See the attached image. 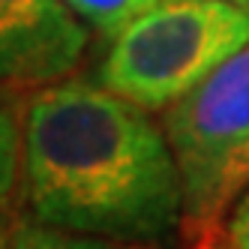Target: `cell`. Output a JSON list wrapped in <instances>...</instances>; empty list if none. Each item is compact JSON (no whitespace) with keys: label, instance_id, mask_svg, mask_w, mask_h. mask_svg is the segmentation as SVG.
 <instances>
[{"label":"cell","instance_id":"5b68a950","mask_svg":"<svg viewBox=\"0 0 249 249\" xmlns=\"http://www.w3.org/2000/svg\"><path fill=\"white\" fill-rule=\"evenodd\" d=\"M0 249H144V246H129V243L63 231L36 219L27 210V216L0 219Z\"/></svg>","mask_w":249,"mask_h":249},{"label":"cell","instance_id":"3957f363","mask_svg":"<svg viewBox=\"0 0 249 249\" xmlns=\"http://www.w3.org/2000/svg\"><path fill=\"white\" fill-rule=\"evenodd\" d=\"M183 177V228L216 231L249 189V42L162 114Z\"/></svg>","mask_w":249,"mask_h":249},{"label":"cell","instance_id":"52a82bcc","mask_svg":"<svg viewBox=\"0 0 249 249\" xmlns=\"http://www.w3.org/2000/svg\"><path fill=\"white\" fill-rule=\"evenodd\" d=\"M156 3L162 0H66V6L105 39L120 36L135 18L150 12Z\"/></svg>","mask_w":249,"mask_h":249},{"label":"cell","instance_id":"277c9868","mask_svg":"<svg viewBox=\"0 0 249 249\" xmlns=\"http://www.w3.org/2000/svg\"><path fill=\"white\" fill-rule=\"evenodd\" d=\"M87 30L66 0H0V87H45L78 66Z\"/></svg>","mask_w":249,"mask_h":249},{"label":"cell","instance_id":"ba28073f","mask_svg":"<svg viewBox=\"0 0 249 249\" xmlns=\"http://www.w3.org/2000/svg\"><path fill=\"white\" fill-rule=\"evenodd\" d=\"M222 237H225V249H249V189L231 207Z\"/></svg>","mask_w":249,"mask_h":249},{"label":"cell","instance_id":"30bf717a","mask_svg":"<svg viewBox=\"0 0 249 249\" xmlns=\"http://www.w3.org/2000/svg\"><path fill=\"white\" fill-rule=\"evenodd\" d=\"M228 3H249V0H228Z\"/></svg>","mask_w":249,"mask_h":249},{"label":"cell","instance_id":"8992f818","mask_svg":"<svg viewBox=\"0 0 249 249\" xmlns=\"http://www.w3.org/2000/svg\"><path fill=\"white\" fill-rule=\"evenodd\" d=\"M6 90V87H0ZM24 114L9 93H0V219L9 216V204L21 177Z\"/></svg>","mask_w":249,"mask_h":249},{"label":"cell","instance_id":"9c48e42d","mask_svg":"<svg viewBox=\"0 0 249 249\" xmlns=\"http://www.w3.org/2000/svg\"><path fill=\"white\" fill-rule=\"evenodd\" d=\"M198 237H201L198 249H225V237L219 240V237H216V231H207V234H198Z\"/></svg>","mask_w":249,"mask_h":249},{"label":"cell","instance_id":"7a4b0ae2","mask_svg":"<svg viewBox=\"0 0 249 249\" xmlns=\"http://www.w3.org/2000/svg\"><path fill=\"white\" fill-rule=\"evenodd\" d=\"M249 42V3L162 0L99 60L96 81L147 111H165Z\"/></svg>","mask_w":249,"mask_h":249},{"label":"cell","instance_id":"6da1fadb","mask_svg":"<svg viewBox=\"0 0 249 249\" xmlns=\"http://www.w3.org/2000/svg\"><path fill=\"white\" fill-rule=\"evenodd\" d=\"M24 201L36 219L129 246L183 225V177L165 126L90 78L36 87L24 105Z\"/></svg>","mask_w":249,"mask_h":249}]
</instances>
